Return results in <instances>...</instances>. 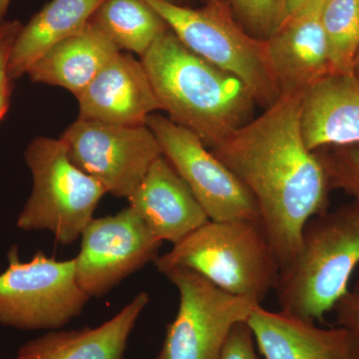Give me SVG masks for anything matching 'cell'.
I'll return each mask as SVG.
<instances>
[{
	"label": "cell",
	"mask_w": 359,
	"mask_h": 359,
	"mask_svg": "<svg viewBox=\"0 0 359 359\" xmlns=\"http://www.w3.org/2000/svg\"><path fill=\"white\" fill-rule=\"evenodd\" d=\"M11 0H0V23L6 21Z\"/></svg>",
	"instance_id": "cell-29"
},
{
	"label": "cell",
	"mask_w": 359,
	"mask_h": 359,
	"mask_svg": "<svg viewBox=\"0 0 359 359\" xmlns=\"http://www.w3.org/2000/svg\"><path fill=\"white\" fill-rule=\"evenodd\" d=\"M76 98L80 119L107 124L141 126L149 115L163 111L141 60L121 51Z\"/></svg>",
	"instance_id": "cell-12"
},
{
	"label": "cell",
	"mask_w": 359,
	"mask_h": 359,
	"mask_svg": "<svg viewBox=\"0 0 359 359\" xmlns=\"http://www.w3.org/2000/svg\"><path fill=\"white\" fill-rule=\"evenodd\" d=\"M320 18L330 74H354L359 52V0H325Z\"/></svg>",
	"instance_id": "cell-21"
},
{
	"label": "cell",
	"mask_w": 359,
	"mask_h": 359,
	"mask_svg": "<svg viewBox=\"0 0 359 359\" xmlns=\"http://www.w3.org/2000/svg\"><path fill=\"white\" fill-rule=\"evenodd\" d=\"M80 238L76 278L89 297H104L155 261L163 244L130 205L113 216L94 218Z\"/></svg>",
	"instance_id": "cell-11"
},
{
	"label": "cell",
	"mask_w": 359,
	"mask_h": 359,
	"mask_svg": "<svg viewBox=\"0 0 359 359\" xmlns=\"http://www.w3.org/2000/svg\"><path fill=\"white\" fill-rule=\"evenodd\" d=\"M221 359H259L255 349L254 335L247 323L233 327Z\"/></svg>",
	"instance_id": "cell-25"
},
{
	"label": "cell",
	"mask_w": 359,
	"mask_h": 359,
	"mask_svg": "<svg viewBox=\"0 0 359 359\" xmlns=\"http://www.w3.org/2000/svg\"><path fill=\"white\" fill-rule=\"evenodd\" d=\"M0 273V325L27 330H58L82 313L90 297L80 287L75 259L56 261L39 250L21 262L16 245Z\"/></svg>",
	"instance_id": "cell-7"
},
{
	"label": "cell",
	"mask_w": 359,
	"mask_h": 359,
	"mask_svg": "<svg viewBox=\"0 0 359 359\" xmlns=\"http://www.w3.org/2000/svg\"><path fill=\"white\" fill-rule=\"evenodd\" d=\"M354 74L356 75L359 78V52L358 54V57H356L355 60V67H354Z\"/></svg>",
	"instance_id": "cell-31"
},
{
	"label": "cell",
	"mask_w": 359,
	"mask_h": 359,
	"mask_svg": "<svg viewBox=\"0 0 359 359\" xmlns=\"http://www.w3.org/2000/svg\"><path fill=\"white\" fill-rule=\"evenodd\" d=\"M154 264L159 273L185 268L219 289L262 304L275 290L280 264L259 221H209Z\"/></svg>",
	"instance_id": "cell-4"
},
{
	"label": "cell",
	"mask_w": 359,
	"mask_h": 359,
	"mask_svg": "<svg viewBox=\"0 0 359 359\" xmlns=\"http://www.w3.org/2000/svg\"><path fill=\"white\" fill-rule=\"evenodd\" d=\"M353 290H355V292H359V280H358V282H356V285L355 287H354Z\"/></svg>",
	"instance_id": "cell-32"
},
{
	"label": "cell",
	"mask_w": 359,
	"mask_h": 359,
	"mask_svg": "<svg viewBox=\"0 0 359 359\" xmlns=\"http://www.w3.org/2000/svg\"><path fill=\"white\" fill-rule=\"evenodd\" d=\"M162 275L178 290L180 302L155 359H221L233 327L262 304L229 294L191 269L176 266Z\"/></svg>",
	"instance_id": "cell-8"
},
{
	"label": "cell",
	"mask_w": 359,
	"mask_h": 359,
	"mask_svg": "<svg viewBox=\"0 0 359 359\" xmlns=\"http://www.w3.org/2000/svg\"><path fill=\"white\" fill-rule=\"evenodd\" d=\"M9 104H11V96H0V121L6 115Z\"/></svg>",
	"instance_id": "cell-28"
},
{
	"label": "cell",
	"mask_w": 359,
	"mask_h": 359,
	"mask_svg": "<svg viewBox=\"0 0 359 359\" xmlns=\"http://www.w3.org/2000/svg\"><path fill=\"white\" fill-rule=\"evenodd\" d=\"M128 200L153 235L172 245L210 221L192 191L163 155L153 162Z\"/></svg>",
	"instance_id": "cell-14"
},
{
	"label": "cell",
	"mask_w": 359,
	"mask_h": 359,
	"mask_svg": "<svg viewBox=\"0 0 359 359\" xmlns=\"http://www.w3.org/2000/svg\"><path fill=\"white\" fill-rule=\"evenodd\" d=\"M266 359H349L353 335L346 328H320L314 321L257 304L247 320Z\"/></svg>",
	"instance_id": "cell-15"
},
{
	"label": "cell",
	"mask_w": 359,
	"mask_h": 359,
	"mask_svg": "<svg viewBox=\"0 0 359 359\" xmlns=\"http://www.w3.org/2000/svg\"><path fill=\"white\" fill-rule=\"evenodd\" d=\"M140 292L109 320L97 327L51 330L25 342L20 359H126L127 344L137 321L149 304Z\"/></svg>",
	"instance_id": "cell-17"
},
{
	"label": "cell",
	"mask_w": 359,
	"mask_h": 359,
	"mask_svg": "<svg viewBox=\"0 0 359 359\" xmlns=\"http://www.w3.org/2000/svg\"><path fill=\"white\" fill-rule=\"evenodd\" d=\"M325 0H314L287 16L266 41L269 63L280 94H304L330 74L321 25Z\"/></svg>",
	"instance_id": "cell-13"
},
{
	"label": "cell",
	"mask_w": 359,
	"mask_h": 359,
	"mask_svg": "<svg viewBox=\"0 0 359 359\" xmlns=\"http://www.w3.org/2000/svg\"><path fill=\"white\" fill-rule=\"evenodd\" d=\"M349 359H359V339L353 337Z\"/></svg>",
	"instance_id": "cell-30"
},
{
	"label": "cell",
	"mask_w": 359,
	"mask_h": 359,
	"mask_svg": "<svg viewBox=\"0 0 359 359\" xmlns=\"http://www.w3.org/2000/svg\"><path fill=\"white\" fill-rule=\"evenodd\" d=\"M163 111L211 150L252 119L257 106L238 77L208 62L168 29L141 57Z\"/></svg>",
	"instance_id": "cell-2"
},
{
	"label": "cell",
	"mask_w": 359,
	"mask_h": 359,
	"mask_svg": "<svg viewBox=\"0 0 359 359\" xmlns=\"http://www.w3.org/2000/svg\"><path fill=\"white\" fill-rule=\"evenodd\" d=\"M105 0H51L21 28L8 74L11 81L27 74L39 59L63 40L81 32Z\"/></svg>",
	"instance_id": "cell-19"
},
{
	"label": "cell",
	"mask_w": 359,
	"mask_h": 359,
	"mask_svg": "<svg viewBox=\"0 0 359 359\" xmlns=\"http://www.w3.org/2000/svg\"><path fill=\"white\" fill-rule=\"evenodd\" d=\"M325 168L330 189L341 190L359 207V145L337 147L332 152H316Z\"/></svg>",
	"instance_id": "cell-23"
},
{
	"label": "cell",
	"mask_w": 359,
	"mask_h": 359,
	"mask_svg": "<svg viewBox=\"0 0 359 359\" xmlns=\"http://www.w3.org/2000/svg\"><path fill=\"white\" fill-rule=\"evenodd\" d=\"M120 51L140 57L169 29L167 23L143 0H105L89 21Z\"/></svg>",
	"instance_id": "cell-20"
},
{
	"label": "cell",
	"mask_w": 359,
	"mask_h": 359,
	"mask_svg": "<svg viewBox=\"0 0 359 359\" xmlns=\"http://www.w3.org/2000/svg\"><path fill=\"white\" fill-rule=\"evenodd\" d=\"M118 52V47L89 22L81 32L52 47L26 75L35 83L63 87L77 97Z\"/></svg>",
	"instance_id": "cell-18"
},
{
	"label": "cell",
	"mask_w": 359,
	"mask_h": 359,
	"mask_svg": "<svg viewBox=\"0 0 359 359\" xmlns=\"http://www.w3.org/2000/svg\"><path fill=\"white\" fill-rule=\"evenodd\" d=\"M302 97L280 94L263 114L211 149L256 201L280 271L294 261L306 224L330 204L325 168L302 138Z\"/></svg>",
	"instance_id": "cell-1"
},
{
	"label": "cell",
	"mask_w": 359,
	"mask_h": 359,
	"mask_svg": "<svg viewBox=\"0 0 359 359\" xmlns=\"http://www.w3.org/2000/svg\"><path fill=\"white\" fill-rule=\"evenodd\" d=\"M146 125L155 135L162 155L185 181L210 221H259L252 194L199 137L159 113L149 115Z\"/></svg>",
	"instance_id": "cell-10"
},
{
	"label": "cell",
	"mask_w": 359,
	"mask_h": 359,
	"mask_svg": "<svg viewBox=\"0 0 359 359\" xmlns=\"http://www.w3.org/2000/svg\"><path fill=\"white\" fill-rule=\"evenodd\" d=\"M334 311L337 313V325L359 339V292L349 290L337 302Z\"/></svg>",
	"instance_id": "cell-26"
},
{
	"label": "cell",
	"mask_w": 359,
	"mask_h": 359,
	"mask_svg": "<svg viewBox=\"0 0 359 359\" xmlns=\"http://www.w3.org/2000/svg\"><path fill=\"white\" fill-rule=\"evenodd\" d=\"M16 359H20V358H16Z\"/></svg>",
	"instance_id": "cell-34"
},
{
	"label": "cell",
	"mask_w": 359,
	"mask_h": 359,
	"mask_svg": "<svg viewBox=\"0 0 359 359\" xmlns=\"http://www.w3.org/2000/svg\"><path fill=\"white\" fill-rule=\"evenodd\" d=\"M169 1L174 2V4H182V0H169Z\"/></svg>",
	"instance_id": "cell-33"
},
{
	"label": "cell",
	"mask_w": 359,
	"mask_h": 359,
	"mask_svg": "<svg viewBox=\"0 0 359 359\" xmlns=\"http://www.w3.org/2000/svg\"><path fill=\"white\" fill-rule=\"evenodd\" d=\"M59 139L71 162L118 198L129 199L162 156L147 125L123 126L78 118Z\"/></svg>",
	"instance_id": "cell-9"
},
{
	"label": "cell",
	"mask_w": 359,
	"mask_h": 359,
	"mask_svg": "<svg viewBox=\"0 0 359 359\" xmlns=\"http://www.w3.org/2000/svg\"><path fill=\"white\" fill-rule=\"evenodd\" d=\"M314 0H285V11H287V16L292 15L302 9V7L308 6Z\"/></svg>",
	"instance_id": "cell-27"
},
{
	"label": "cell",
	"mask_w": 359,
	"mask_h": 359,
	"mask_svg": "<svg viewBox=\"0 0 359 359\" xmlns=\"http://www.w3.org/2000/svg\"><path fill=\"white\" fill-rule=\"evenodd\" d=\"M302 138L311 152L359 145V78L328 74L304 94Z\"/></svg>",
	"instance_id": "cell-16"
},
{
	"label": "cell",
	"mask_w": 359,
	"mask_h": 359,
	"mask_svg": "<svg viewBox=\"0 0 359 359\" xmlns=\"http://www.w3.org/2000/svg\"><path fill=\"white\" fill-rule=\"evenodd\" d=\"M250 34L268 39L285 18V0H226Z\"/></svg>",
	"instance_id": "cell-22"
},
{
	"label": "cell",
	"mask_w": 359,
	"mask_h": 359,
	"mask_svg": "<svg viewBox=\"0 0 359 359\" xmlns=\"http://www.w3.org/2000/svg\"><path fill=\"white\" fill-rule=\"evenodd\" d=\"M159 14L186 47L208 62L238 77L257 106L269 108L280 96L266 39L236 20L226 0H205L199 8L169 0H143Z\"/></svg>",
	"instance_id": "cell-5"
},
{
	"label": "cell",
	"mask_w": 359,
	"mask_h": 359,
	"mask_svg": "<svg viewBox=\"0 0 359 359\" xmlns=\"http://www.w3.org/2000/svg\"><path fill=\"white\" fill-rule=\"evenodd\" d=\"M358 264V205H341L314 217L304 226L294 261L278 276L275 290L280 309L323 321L349 292Z\"/></svg>",
	"instance_id": "cell-3"
},
{
	"label": "cell",
	"mask_w": 359,
	"mask_h": 359,
	"mask_svg": "<svg viewBox=\"0 0 359 359\" xmlns=\"http://www.w3.org/2000/svg\"><path fill=\"white\" fill-rule=\"evenodd\" d=\"M23 23L18 20L0 23V96H11L13 85L8 69L14 44Z\"/></svg>",
	"instance_id": "cell-24"
},
{
	"label": "cell",
	"mask_w": 359,
	"mask_h": 359,
	"mask_svg": "<svg viewBox=\"0 0 359 359\" xmlns=\"http://www.w3.org/2000/svg\"><path fill=\"white\" fill-rule=\"evenodd\" d=\"M25 159L33 185L16 226L47 231L60 244H73L94 219L105 188L71 162L60 139L36 137L28 144Z\"/></svg>",
	"instance_id": "cell-6"
}]
</instances>
